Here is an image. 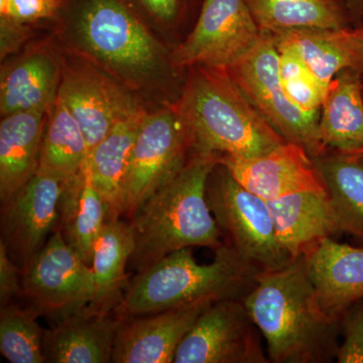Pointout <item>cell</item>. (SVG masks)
I'll use <instances>...</instances> for the list:
<instances>
[{
    "instance_id": "cell-22",
    "label": "cell",
    "mask_w": 363,
    "mask_h": 363,
    "mask_svg": "<svg viewBox=\"0 0 363 363\" xmlns=\"http://www.w3.org/2000/svg\"><path fill=\"white\" fill-rule=\"evenodd\" d=\"M320 140L346 156L363 150L362 74L344 70L332 80L322 105Z\"/></svg>"
},
{
    "instance_id": "cell-39",
    "label": "cell",
    "mask_w": 363,
    "mask_h": 363,
    "mask_svg": "<svg viewBox=\"0 0 363 363\" xmlns=\"http://www.w3.org/2000/svg\"><path fill=\"white\" fill-rule=\"evenodd\" d=\"M351 157H363V150H362V152H359V154H357V156H351Z\"/></svg>"
},
{
    "instance_id": "cell-7",
    "label": "cell",
    "mask_w": 363,
    "mask_h": 363,
    "mask_svg": "<svg viewBox=\"0 0 363 363\" xmlns=\"http://www.w3.org/2000/svg\"><path fill=\"white\" fill-rule=\"evenodd\" d=\"M206 198L219 228L241 257L262 271L290 264L293 259L279 242L266 200L241 186L219 162L208 179Z\"/></svg>"
},
{
    "instance_id": "cell-14",
    "label": "cell",
    "mask_w": 363,
    "mask_h": 363,
    "mask_svg": "<svg viewBox=\"0 0 363 363\" xmlns=\"http://www.w3.org/2000/svg\"><path fill=\"white\" fill-rule=\"evenodd\" d=\"M213 302L197 301L152 314L125 318L117 334L111 362H174L182 340Z\"/></svg>"
},
{
    "instance_id": "cell-25",
    "label": "cell",
    "mask_w": 363,
    "mask_h": 363,
    "mask_svg": "<svg viewBox=\"0 0 363 363\" xmlns=\"http://www.w3.org/2000/svg\"><path fill=\"white\" fill-rule=\"evenodd\" d=\"M145 113L143 109L119 121L88 154L85 162L93 185L108 203L109 219L117 216L128 160Z\"/></svg>"
},
{
    "instance_id": "cell-8",
    "label": "cell",
    "mask_w": 363,
    "mask_h": 363,
    "mask_svg": "<svg viewBox=\"0 0 363 363\" xmlns=\"http://www.w3.org/2000/svg\"><path fill=\"white\" fill-rule=\"evenodd\" d=\"M192 136L177 111L145 114L131 150L117 216L130 219L138 207L187 162Z\"/></svg>"
},
{
    "instance_id": "cell-36",
    "label": "cell",
    "mask_w": 363,
    "mask_h": 363,
    "mask_svg": "<svg viewBox=\"0 0 363 363\" xmlns=\"http://www.w3.org/2000/svg\"><path fill=\"white\" fill-rule=\"evenodd\" d=\"M9 0H0V13L1 16H6L9 11Z\"/></svg>"
},
{
    "instance_id": "cell-18",
    "label": "cell",
    "mask_w": 363,
    "mask_h": 363,
    "mask_svg": "<svg viewBox=\"0 0 363 363\" xmlns=\"http://www.w3.org/2000/svg\"><path fill=\"white\" fill-rule=\"evenodd\" d=\"M267 203L279 242L292 259L343 233L328 193H294Z\"/></svg>"
},
{
    "instance_id": "cell-27",
    "label": "cell",
    "mask_w": 363,
    "mask_h": 363,
    "mask_svg": "<svg viewBox=\"0 0 363 363\" xmlns=\"http://www.w3.org/2000/svg\"><path fill=\"white\" fill-rule=\"evenodd\" d=\"M260 32L281 35L297 30L346 28V16L335 0H247Z\"/></svg>"
},
{
    "instance_id": "cell-32",
    "label": "cell",
    "mask_w": 363,
    "mask_h": 363,
    "mask_svg": "<svg viewBox=\"0 0 363 363\" xmlns=\"http://www.w3.org/2000/svg\"><path fill=\"white\" fill-rule=\"evenodd\" d=\"M23 297L20 267L9 257L6 245L0 241V308Z\"/></svg>"
},
{
    "instance_id": "cell-20",
    "label": "cell",
    "mask_w": 363,
    "mask_h": 363,
    "mask_svg": "<svg viewBox=\"0 0 363 363\" xmlns=\"http://www.w3.org/2000/svg\"><path fill=\"white\" fill-rule=\"evenodd\" d=\"M47 109L4 116L0 124V200L9 201L39 169Z\"/></svg>"
},
{
    "instance_id": "cell-12",
    "label": "cell",
    "mask_w": 363,
    "mask_h": 363,
    "mask_svg": "<svg viewBox=\"0 0 363 363\" xmlns=\"http://www.w3.org/2000/svg\"><path fill=\"white\" fill-rule=\"evenodd\" d=\"M65 182L38 169L18 192L1 204V238L21 272L45 247L58 227Z\"/></svg>"
},
{
    "instance_id": "cell-24",
    "label": "cell",
    "mask_w": 363,
    "mask_h": 363,
    "mask_svg": "<svg viewBox=\"0 0 363 363\" xmlns=\"http://www.w3.org/2000/svg\"><path fill=\"white\" fill-rule=\"evenodd\" d=\"M58 67L44 52H35L16 62L6 73H2V116L52 107L58 94Z\"/></svg>"
},
{
    "instance_id": "cell-35",
    "label": "cell",
    "mask_w": 363,
    "mask_h": 363,
    "mask_svg": "<svg viewBox=\"0 0 363 363\" xmlns=\"http://www.w3.org/2000/svg\"><path fill=\"white\" fill-rule=\"evenodd\" d=\"M143 2L152 13L169 20L176 13L178 0H143Z\"/></svg>"
},
{
    "instance_id": "cell-5",
    "label": "cell",
    "mask_w": 363,
    "mask_h": 363,
    "mask_svg": "<svg viewBox=\"0 0 363 363\" xmlns=\"http://www.w3.org/2000/svg\"><path fill=\"white\" fill-rule=\"evenodd\" d=\"M74 28L83 49L126 82L149 85L166 72V52L118 0H87Z\"/></svg>"
},
{
    "instance_id": "cell-28",
    "label": "cell",
    "mask_w": 363,
    "mask_h": 363,
    "mask_svg": "<svg viewBox=\"0 0 363 363\" xmlns=\"http://www.w3.org/2000/svg\"><path fill=\"white\" fill-rule=\"evenodd\" d=\"M88 154L89 149L84 133L57 95L43 135L39 169L67 182L81 171Z\"/></svg>"
},
{
    "instance_id": "cell-3",
    "label": "cell",
    "mask_w": 363,
    "mask_h": 363,
    "mask_svg": "<svg viewBox=\"0 0 363 363\" xmlns=\"http://www.w3.org/2000/svg\"><path fill=\"white\" fill-rule=\"evenodd\" d=\"M178 108L198 152L238 157L262 156L286 142L225 68L200 66Z\"/></svg>"
},
{
    "instance_id": "cell-33",
    "label": "cell",
    "mask_w": 363,
    "mask_h": 363,
    "mask_svg": "<svg viewBox=\"0 0 363 363\" xmlns=\"http://www.w3.org/2000/svg\"><path fill=\"white\" fill-rule=\"evenodd\" d=\"M59 4L60 0H9L6 16L21 23L51 18Z\"/></svg>"
},
{
    "instance_id": "cell-17",
    "label": "cell",
    "mask_w": 363,
    "mask_h": 363,
    "mask_svg": "<svg viewBox=\"0 0 363 363\" xmlns=\"http://www.w3.org/2000/svg\"><path fill=\"white\" fill-rule=\"evenodd\" d=\"M304 257L322 309L340 321L344 311L363 297V247L329 238Z\"/></svg>"
},
{
    "instance_id": "cell-23",
    "label": "cell",
    "mask_w": 363,
    "mask_h": 363,
    "mask_svg": "<svg viewBox=\"0 0 363 363\" xmlns=\"http://www.w3.org/2000/svg\"><path fill=\"white\" fill-rule=\"evenodd\" d=\"M133 252L130 222L108 219L98 236L93 250L94 296L86 309L92 312L114 311L123 302L130 284L126 267Z\"/></svg>"
},
{
    "instance_id": "cell-10",
    "label": "cell",
    "mask_w": 363,
    "mask_h": 363,
    "mask_svg": "<svg viewBox=\"0 0 363 363\" xmlns=\"http://www.w3.org/2000/svg\"><path fill=\"white\" fill-rule=\"evenodd\" d=\"M255 323L240 298L215 301L177 350L175 363H267Z\"/></svg>"
},
{
    "instance_id": "cell-34",
    "label": "cell",
    "mask_w": 363,
    "mask_h": 363,
    "mask_svg": "<svg viewBox=\"0 0 363 363\" xmlns=\"http://www.w3.org/2000/svg\"><path fill=\"white\" fill-rule=\"evenodd\" d=\"M28 35V30L23 28L21 23L7 16H1V58L14 52Z\"/></svg>"
},
{
    "instance_id": "cell-19",
    "label": "cell",
    "mask_w": 363,
    "mask_h": 363,
    "mask_svg": "<svg viewBox=\"0 0 363 363\" xmlns=\"http://www.w3.org/2000/svg\"><path fill=\"white\" fill-rule=\"evenodd\" d=\"M277 47L291 48L324 87L344 70L363 75V40L354 30H297L274 35Z\"/></svg>"
},
{
    "instance_id": "cell-31",
    "label": "cell",
    "mask_w": 363,
    "mask_h": 363,
    "mask_svg": "<svg viewBox=\"0 0 363 363\" xmlns=\"http://www.w3.org/2000/svg\"><path fill=\"white\" fill-rule=\"evenodd\" d=\"M281 84L291 101L306 112H319L328 90L315 77L311 70L281 81Z\"/></svg>"
},
{
    "instance_id": "cell-30",
    "label": "cell",
    "mask_w": 363,
    "mask_h": 363,
    "mask_svg": "<svg viewBox=\"0 0 363 363\" xmlns=\"http://www.w3.org/2000/svg\"><path fill=\"white\" fill-rule=\"evenodd\" d=\"M342 342L336 352L338 363H363V297L344 311L339 321Z\"/></svg>"
},
{
    "instance_id": "cell-40",
    "label": "cell",
    "mask_w": 363,
    "mask_h": 363,
    "mask_svg": "<svg viewBox=\"0 0 363 363\" xmlns=\"http://www.w3.org/2000/svg\"><path fill=\"white\" fill-rule=\"evenodd\" d=\"M362 92H363V75H362Z\"/></svg>"
},
{
    "instance_id": "cell-13",
    "label": "cell",
    "mask_w": 363,
    "mask_h": 363,
    "mask_svg": "<svg viewBox=\"0 0 363 363\" xmlns=\"http://www.w3.org/2000/svg\"><path fill=\"white\" fill-rule=\"evenodd\" d=\"M219 164L241 186L266 201L298 192L327 194L316 162L297 143L285 142L266 155L248 159L220 155Z\"/></svg>"
},
{
    "instance_id": "cell-15",
    "label": "cell",
    "mask_w": 363,
    "mask_h": 363,
    "mask_svg": "<svg viewBox=\"0 0 363 363\" xmlns=\"http://www.w3.org/2000/svg\"><path fill=\"white\" fill-rule=\"evenodd\" d=\"M57 95L77 121L89 152L116 124L142 109L128 92L93 71H66Z\"/></svg>"
},
{
    "instance_id": "cell-9",
    "label": "cell",
    "mask_w": 363,
    "mask_h": 363,
    "mask_svg": "<svg viewBox=\"0 0 363 363\" xmlns=\"http://www.w3.org/2000/svg\"><path fill=\"white\" fill-rule=\"evenodd\" d=\"M23 297L54 323L82 311L94 296L92 267L56 229L43 250L21 271Z\"/></svg>"
},
{
    "instance_id": "cell-29",
    "label": "cell",
    "mask_w": 363,
    "mask_h": 363,
    "mask_svg": "<svg viewBox=\"0 0 363 363\" xmlns=\"http://www.w3.org/2000/svg\"><path fill=\"white\" fill-rule=\"evenodd\" d=\"M40 316L32 306L21 308L13 302L0 308V351L9 362H45Z\"/></svg>"
},
{
    "instance_id": "cell-26",
    "label": "cell",
    "mask_w": 363,
    "mask_h": 363,
    "mask_svg": "<svg viewBox=\"0 0 363 363\" xmlns=\"http://www.w3.org/2000/svg\"><path fill=\"white\" fill-rule=\"evenodd\" d=\"M343 233L363 245V157L324 154L313 157Z\"/></svg>"
},
{
    "instance_id": "cell-4",
    "label": "cell",
    "mask_w": 363,
    "mask_h": 363,
    "mask_svg": "<svg viewBox=\"0 0 363 363\" xmlns=\"http://www.w3.org/2000/svg\"><path fill=\"white\" fill-rule=\"evenodd\" d=\"M214 253L211 264H199L191 247L182 248L136 272L116 311L130 318L201 300H242L262 269L241 257L228 242Z\"/></svg>"
},
{
    "instance_id": "cell-16",
    "label": "cell",
    "mask_w": 363,
    "mask_h": 363,
    "mask_svg": "<svg viewBox=\"0 0 363 363\" xmlns=\"http://www.w3.org/2000/svg\"><path fill=\"white\" fill-rule=\"evenodd\" d=\"M125 317L116 310L98 313L85 309L45 330V362H111L114 344Z\"/></svg>"
},
{
    "instance_id": "cell-1",
    "label": "cell",
    "mask_w": 363,
    "mask_h": 363,
    "mask_svg": "<svg viewBox=\"0 0 363 363\" xmlns=\"http://www.w3.org/2000/svg\"><path fill=\"white\" fill-rule=\"evenodd\" d=\"M242 301L266 340L269 362L335 359L340 325L322 309L304 255L281 269L259 272Z\"/></svg>"
},
{
    "instance_id": "cell-6",
    "label": "cell",
    "mask_w": 363,
    "mask_h": 363,
    "mask_svg": "<svg viewBox=\"0 0 363 363\" xmlns=\"http://www.w3.org/2000/svg\"><path fill=\"white\" fill-rule=\"evenodd\" d=\"M279 50L271 33L229 67V74L255 108L286 142L304 147L310 156L326 154L319 135V112H306L291 101L281 84Z\"/></svg>"
},
{
    "instance_id": "cell-38",
    "label": "cell",
    "mask_w": 363,
    "mask_h": 363,
    "mask_svg": "<svg viewBox=\"0 0 363 363\" xmlns=\"http://www.w3.org/2000/svg\"><path fill=\"white\" fill-rule=\"evenodd\" d=\"M348 1L352 2V4H358V6H363V0H348Z\"/></svg>"
},
{
    "instance_id": "cell-37",
    "label": "cell",
    "mask_w": 363,
    "mask_h": 363,
    "mask_svg": "<svg viewBox=\"0 0 363 363\" xmlns=\"http://www.w3.org/2000/svg\"><path fill=\"white\" fill-rule=\"evenodd\" d=\"M354 32L357 33L358 37L360 38L363 40V23L362 25L359 26V28H354Z\"/></svg>"
},
{
    "instance_id": "cell-2",
    "label": "cell",
    "mask_w": 363,
    "mask_h": 363,
    "mask_svg": "<svg viewBox=\"0 0 363 363\" xmlns=\"http://www.w3.org/2000/svg\"><path fill=\"white\" fill-rule=\"evenodd\" d=\"M219 156L194 150L128 219L133 236L130 269L142 272L182 248L220 247L221 230L206 198L208 179Z\"/></svg>"
},
{
    "instance_id": "cell-11",
    "label": "cell",
    "mask_w": 363,
    "mask_h": 363,
    "mask_svg": "<svg viewBox=\"0 0 363 363\" xmlns=\"http://www.w3.org/2000/svg\"><path fill=\"white\" fill-rule=\"evenodd\" d=\"M260 37L247 0H204L197 25L174 52L172 62L176 67L228 69Z\"/></svg>"
},
{
    "instance_id": "cell-21",
    "label": "cell",
    "mask_w": 363,
    "mask_h": 363,
    "mask_svg": "<svg viewBox=\"0 0 363 363\" xmlns=\"http://www.w3.org/2000/svg\"><path fill=\"white\" fill-rule=\"evenodd\" d=\"M109 212L108 203L93 185L84 164L77 175L64 184L57 229L88 266L92 264L95 243L109 219Z\"/></svg>"
}]
</instances>
